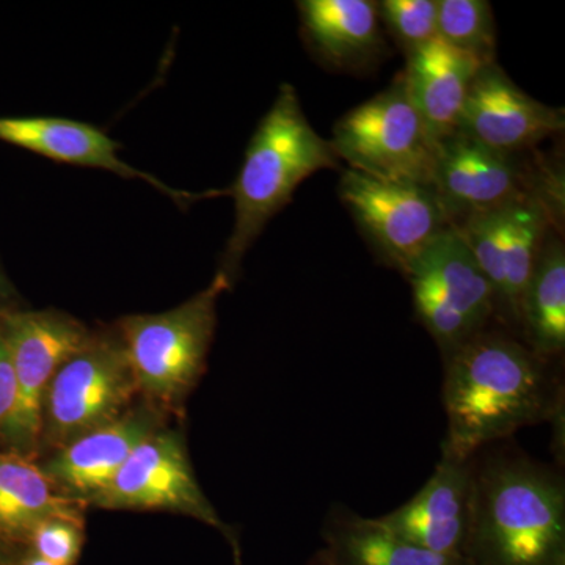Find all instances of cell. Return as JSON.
Masks as SVG:
<instances>
[{
	"label": "cell",
	"instance_id": "1",
	"mask_svg": "<svg viewBox=\"0 0 565 565\" xmlns=\"http://www.w3.org/2000/svg\"><path fill=\"white\" fill-rule=\"evenodd\" d=\"M444 364L448 430L441 451L448 455L470 459L523 427L557 423L564 414L552 362L515 334L487 329Z\"/></svg>",
	"mask_w": 565,
	"mask_h": 565
},
{
	"label": "cell",
	"instance_id": "2",
	"mask_svg": "<svg viewBox=\"0 0 565 565\" xmlns=\"http://www.w3.org/2000/svg\"><path fill=\"white\" fill-rule=\"evenodd\" d=\"M468 565H565V482L520 449L475 456Z\"/></svg>",
	"mask_w": 565,
	"mask_h": 565
},
{
	"label": "cell",
	"instance_id": "3",
	"mask_svg": "<svg viewBox=\"0 0 565 565\" xmlns=\"http://www.w3.org/2000/svg\"><path fill=\"white\" fill-rule=\"evenodd\" d=\"M340 162L332 143L305 117L296 88L282 84L248 141L236 181L226 191L234 200V225L218 270L230 285L267 223L292 202L297 188L321 170L340 169Z\"/></svg>",
	"mask_w": 565,
	"mask_h": 565
},
{
	"label": "cell",
	"instance_id": "4",
	"mask_svg": "<svg viewBox=\"0 0 565 565\" xmlns=\"http://www.w3.org/2000/svg\"><path fill=\"white\" fill-rule=\"evenodd\" d=\"M230 288L228 278L218 270L207 288L180 307L118 321L117 334L139 392L162 404L180 403L191 392L206 364L218 299Z\"/></svg>",
	"mask_w": 565,
	"mask_h": 565
},
{
	"label": "cell",
	"instance_id": "5",
	"mask_svg": "<svg viewBox=\"0 0 565 565\" xmlns=\"http://www.w3.org/2000/svg\"><path fill=\"white\" fill-rule=\"evenodd\" d=\"M338 159L377 180L434 188L438 141L408 98L403 76L348 111L330 140Z\"/></svg>",
	"mask_w": 565,
	"mask_h": 565
},
{
	"label": "cell",
	"instance_id": "6",
	"mask_svg": "<svg viewBox=\"0 0 565 565\" xmlns=\"http://www.w3.org/2000/svg\"><path fill=\"white\" fill-rule=\"evenodd\" d=\"M405 278L414 292L416 318L444 362L494 319L492 286L456 226L435 237Z\"/></svg>",
	"mask_w": 565,
	"mask_h": 565
},
{
	"label": "cell",
	"instance_id": "7",
	"mask_svg": "<svg viewBox=\"0 0 565 565\" xmlns=\"http://www.w3.org/2000/svg\"><path fill=\"white\" fill-rule=\"evenodd\" d=\"M137 392L118 334H93L52 379L44 396L41 437L63 448L125 415Z\"/></svg>",
	"mask_w": 565,
	"mask_h": 565
},
{
	"label": "cell",
	"instance_id": "8",
	"mask_svg": "<svg viewBox=\"0 0 565 565\" xmlns=\"http://www.w3.org/2000/svg\"><path fill=\"white\" fill-rule=\"evenodd\" d=\"M0 327L9 345L17 405L3 448L32 457L41 440L44 396L55 373L93 334L84 323L61 311H0Z\"/></svg>",
	"mask_w": 565,
	"mask_h": 565
},
{
	"label": "cell",
	"instance_id": "9",
	"mask_svg": "<svg viewBox=\"0 0 565 565\" xmlns=\"http://www.w3.org/2000/svg\"><path fill=\"white\" fill-rule=\"evenodd\" d=\"M340 196L379 255L404 275L438 234L455 226L429 185L377 180L345 169Z\"/></svg>",
	"mask_w": 565,
	"mask_h": 565
},
{
	"label": "cell",
	"instance_id": "10",
	"mask_svg": "<svg viewBox=\"0 0 565 565\" xmlns=\"http://www.w3.org/2000/svg\"><path fill=\"white\" fill-rule=\"evenodd\" d=\"M90 504L104 509H163L192 516L221 531L233 546L236 565H241L236 535L200 489L185 446L173 430L156 429L148 435Z\"/></svg>",
	"mask_w": 565,
	"mask_h": 565
},
{
	"label": "cell",
	"instance_id": "11",
	"mask_svg": "<svg viewBox=\"0 0 565 565\" xmlns=\"http://www.w3.org/2000/svg\"><path fill=\"white\" fill-rule=\"evenodd\" d=\"M475 457L441 451L429 481L412 500L377 522L408 544L437 555L463 557L473 508Z\"/></svg>",
	"mask_w": 565,
	"mask_h": 565
},
{
	"label": "cell",
	"instance_id": "12",
	"mask_svg": "<svg viewBox=\"0 0 565 565\" xmlns=\"http://www.w3.org/2000/svg\"><path fill=\"white\" fill-rule=\"evenodd\" d=\"M564 128V109L531 98L493 62L476 74L457 132L492 150L519 154Z\"/></svg>",
	"mask_w": 565,
	"mask_h": 565
},
{
	"label": "cell",
	"instance_id": "13",
	"mask_svg": "<svg viewBox=\"0 0 565 565\" xmlns=\"http://www.w3.org/2000/svg\"><path fill=\"white\" fill-rule=\"evenodd\" d=\"M434 189L456 226L468 215L497 210L535 188L515 154L456 132L438 141Z\"/></svg>",
	"mask_w": 565,
	"mask_h": 565
},
{
	"label": "cell",
	"instance_id": "14",
	"mask_svg": "<svg viewBox=\"0 0 565 565\" xmlns=\"http://www.w3.org/2000/svg\"><path fill=\"white\" fill-rule=\"evenodd\" d=\"M0 141L35 152L51 161L99 169L128 180L147 182L181 206H189L207 195L225 193H191L170 188L152 174L122 161L118 154L120 143L110 139L102 129L70 118L0 117Z\"/></svg>",
	"mask_w": 565,
	"mask_h": 565
},
{
	"label": "cell",
	"instance_id": "15",
	"mask_svg": "<svg viewBox=\"0 0 565 565\" xmlns=\"http://www.w3.org/2000/svg\"><path fill=\"white\" fill-rule=\"evenodd\" d=\"M156 429L159 427L154 412L128 411L114 423L63 446L41 468L63 494L90 503L110 484L134 449Z\"/></svg>",
	"mask_w": 565,
	"mask_h": 565
},
{
	"label": "cell",
	"instance_id": "16",
	"mask_svg": "<svg viewBox=\"0 0 565 565\" xmlns=\"http://www.w3.org/2000/svg\"><path fill=\"white\" fill-rule=\"evenodd\" d=\"M482 63L434 39L407 55L405 90L430 136L440 141L459 129L468 92Z\"/></svg>",
	"mask_w": 565,
	"mask_h": 565
},
{
	"label": "cell",
	"instance_id": "17",
	"mask_svg": "<svg viewBox=\"0 0 565 565\" xmlns=\"http://www.w3.org/2000/svg\"><path fill=\"white\" fill-rule=\"evenodd\" d=\"M546 195L533 189L500 210L503 288L494 303V319L498 318L505 329H519L523 291L556 221Z\"/></svg>",
	"mask_w": 565,
	"mask_h": 565
},
{
	"label": "cell",
	"instance_id": "18",
	"mask_svg": "<svg viewBox=\"0 0 565 565\" xmlns=\"http://www.w3.org/2000/svg\"><path fill=\"white\" fill-rule=\"evenodd\" d=\"M54 516L82 519V501L63 494L32 457L0 448V539L25 544L41 522Z\"/></svg>",
	"mask_w": 565,
	"mask_h": 565
},
{
	"label": "cell",
	"instance_id": "19",
	"mask_svg": "<svg viewBox=\"0 0 565 565\" xmlns=\"http://www.w3.org/2000/svg\"><path fill=\"white\" fill-rule=\"evenodd\" d=\"M308 41L334 66H359L382 50L377 6L370 0L297 2Z\"/></svg>",
	"mask_w": 565,
	"mask_h": 565
},
{
	"label": "cell",
	"instance_id": "20",
	"mask_svg": "<svg viewBox=\"0 0 565 565\" xmlns=\"http://www.w3.org/2000/svg\"><path fill=\"white\" fill-rule=\"evenodd\" d=\"M321 534L334 565H468L465 557L437 555L408 544L377 519H366L343 504L330 509Z\"/></svg>",
	"mask_w": 565,
	"mask_h": 565
},
{
	"label": "cell",
	"instance_id": "21",
	"mask_svg": "<svg viewBox=\"0 0 565 565\" xmlns=\"http://www.w3.org/2000/svg\"><path fill=\"white\" fill-rule=\"evenodd\" d=\"M523 343L553 362L565 349V250L557 234L546 236L520 303Z\"/></svg>",
	"mask_w": 565,
	"mask_h": 565
},
{
	"label": "cell",
	"instance_id": "22",
	"mask_svg": "<svg viewBox=\"0 0 565 565\" xmlns=\"http://www.w3.org/2000/svg\"><path fill=\"white\" fill-rule=\"evenodd\" d=\"M437 36L482 65L497 62V25L486 0H437Z\"/></svg>",
	"mask_w": 565,
	"mask_h": 565
},
{
	"label": "cell",
	"instance_id": "23",
	"mask_svg": "<svg viewBox=\"0 0 565 565\" xmlns=\"http://www.w3.org/2000/svg\"><path fill=\"white\" fill-rule=\"evenodd\" d=\"M384 21L405 54L437 39V0H384L375 2Z\"/></svg>",
	"mask_w": 565,
	"mask_h": 565
},
{
	"label": "cell",
	"instance_id": "24",
	"mask_svg": "<svg viewBox=\"0 0 565 565\" xmlns=\"http://www.w3.org/2000/svg\"><path fill=\"white\" fill-rule=\"evenodd\" d=\"M82 519L54 516L44 520L29 535L28 542L32 553L57 565H74L82 552Z\"/></svg>",
	"mask_w": 565,
	"mask_h": 565
},
{
	"label": "cell",
	"instance_id": "25",
	"mask_svg": "<svg viewBox=\"0 0 565 565\" xmlns=\"http://www.w3.org/2000/svg\"><path fill=\"white\" fill-rule=\"evenodd\" d=\"M17 405V377L2 327H0V448H3L7 429Z\"/></svg>",
	"mask_w": 565,
	"mask_h": 565
},
{
	"label": "cell",
	"instance_id": "26",
	"mask_svg": "<svg viewBox=\"0 0 565 565\" xmlns=\"http://www.w3.org/2000/svg\"><path fill=\"white\" fill-rule=\"evenodd\" d=\"M14 297H17V291H14L13 285H11L2 264H0V311L13 308Z\"/></svg>",
	"mask_w": 565,
	"mask_h": 565
},
{
	"label": "cell",
	"instance_id": "27",
	"mask_svg": "<svg viewBox=\"0 0 565 565\" xmlns=\"http://www.w3.org/2000/svg\"><path fill=\"white\" fill-rule=\"evenodd\" d=\"M10 544L3 542L0 539V565H14L17 564V556L13 555V550H11Z\"/></svg>",
	"mask_w": 565,
	"mask_h": 565
},
{
	"label": "cell",
	"instance_id": "28",
	"mask_svg": "<svg viewBox=\"0 0 565 565\" xmlns=\"http://www.w3.org/2000/svg\"><path fill=\"white\" fill-rule=\"evenodd\" d=\"M14 565H57L52 564L50 561L43 559V557H40L39 555H35V553H28V555L18 557L17 564Z\"/></svg>",
	"mask_w": 565,
	"mask_h": 565
},
{
	"label": "cell",
	"instance_id": "29",
	"mask_svg": "<svg viewBox=\"0 0 565 565\" xmlns=\"http://www.w3.org/2000/svg\"><path fill=\"white\" fill-rule=\"evenodd\" d=\"M305 565H334L332 557L329 556V553L326 550L321 548L315 553L310 559L307 561Z\"/></svg>",
	"mask_w": 565,
	"mask_h": 565
}]
</instances>
